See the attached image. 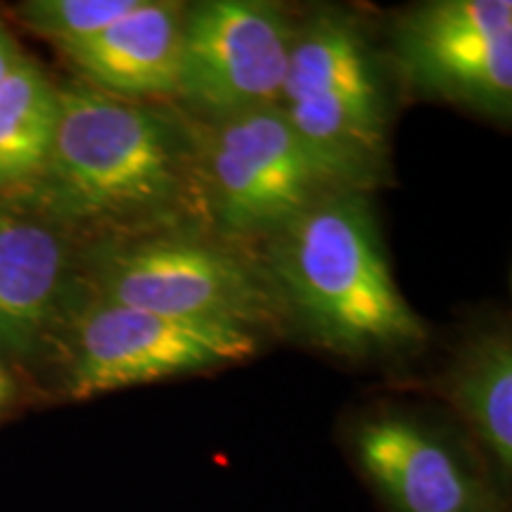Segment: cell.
<instances>
[{
	"mask_svg": "<svg viewBox=\"0 0 512 512\" xmlns=\"http://www.w3.org/2000/svg\"><path fill=\"white\" fill-rule=\"evenodd\" d=\"M266 280L332 354H392L427 335L394 283L368 192L332 190L275 230Z\"/></svg>",
	"mask_w": 512,
	"mask_h": 512,
	"instance_id": "cell-1",
	"label": "cell"
},
{
	"mask_svg": "<svg viewBox=\"0 0 512 512\" xmlns=\"http://www.w3.org/2000/svg\"><path fill=\"white\" fill-rule=\"evenodd\" d=\"M50 159L31 185L62 221H145L174 214L197 181L195 133L176 119L86 83L57 88Z\"/></svg>",
	"mask_w": 512,
	"mask_h": 512,
	"instance_id": "cell-2",
	"label": "cell"
},
{
	"mask_svg": "<svg viewBox=\"0 0 512 512\" xmlns=\"http://www.w3.org/2000/svg\"><path fill=\"white\" fill-rule=\"evenodd\" d=\"M197 171L221 228L273 235L306 207L344 190L275 107L209 121L195 133Z\"/></svg>",
	"mask_w": 512,
	"mask_h": 512,
	"instance_id": "cell-3",
	"label": "cell"
},
{
	"mask_svg": "<svg viewBox=\"0 0 512 512\" xmlns=\"http://www.w3.org/2000/svg\"><path fill=\"white\" fill-rule=\"evenodd\" d=\"M72 313L60 387L72 401L204 373L256 354L252 330L238 325L157 316L98 297Z\"/></svg>",
	"mask_w": 512,
	"mask_h": 512,
	"instance_id": "cell-4",
	"label": "cell"
},
{
	"mask_svg": "<svg viewBox=\"0 0 512 512\" xmlns=\"http://www.w3.org/2000/svg\"><path fill=\"white\" fill-rule=\"evenodd\" d=\"M93 297L157 316L254 330L273 318V290L245 259L190 238L98 245L88 256Z\"/></svg>",
	"mask_w": 512,
	"mask_h": 512,
	"instance_id": "cell-5",
	"label": "cell"
},
{
	"mask_svg": "<svg viewBox=\"0 0 512 512\" xmlns=\"http://www.w3.org/2000/svg\"><path fill=\"white\" fill-rule=\"evenodd\" d=\"M351 465L387 512H508L470 434L401 406L368 408L344 427Z\"/></svg>",
	"mask_w": 512,
	"mask_h": 512,
	"instance_id": "cell-6",
	"label": "cell"
},
{
	"mask_svg": "<svg viewBox=\"0 0 512 512\" xmlns=\"http://www.w3.org/2000/svg\"><path fill=\"white\" fill-rule=\"evenodd\" d=\"M394 62L411 91L510 121L512 3L430 0L394 24Z\"/></svg>",
	"mask_w": 512,
	"mask_h": 512,
	"instance_id": "cell-7",
	"label": "cell"
},
{
	"mask_svg": "<svg viewBox=\"0 0 512 512\" xmlns=\"http://www.w3.org/2000/svg\"><path fill=\"white\" fill-rule=\"evenodd\" d=\"M292 38L294 24L273 3H195L183 17L176 95L209 121L275 107Z\"/></svg>",
	"mask_w": 512,
	"mask_h": 512,
	"instance_id": "cell-8",
	"label": "cell"
},
{
	"mask_svg": "<svg viewBox=\"0 0 512 512\" xmlns=\"http://www.w3.org/2000/svg\"><path fill=\"white\" fill-rule=\"evenodd\" d=\"M278 107L297 124L387 126L380 69L354 17L323 10L294 27Z\"/></svg>",
	"mask_w": 512,
	"mask_h": 512,
	"instance_id": "cell-9",
	"label": "cell"
},
{
	"mask_svg": "<svg viewBox=\"0 0 512 512\" xmlns=\"http://www.w3.org/2000/svg\"><path fill=\"white\" fill-rule=\"evenodd\" d=\"M181 3L138 0L136 8L91 38L62 46L83 83L114 98H164L178 91Z\"/></svg>",
	"mask_w": 512,
	"mask_h": 512,
	"instance_id": "cell-10",
	"label": "cell"
},
{
	"mask_svg": "<svg viewBox=\"0 0 512 512\" xmlns=\"http://www.w3.org/2000/svg\"><path fill=\"white\" fill-rule=\"evenodd\" d=\"M67 242L50 223L0 211V347L29 356L64 311Z\"/></svg>",
	"mask_w": 512,
	"mask_h": 512,
	"instance_id": "cell-11",
	"label": "cell"
},
{
	"mask_svg": "<svg viewBox=\"0 0 512 512\" xmlns=\"http://www.w3.org/2000/svg\"><path fill=\"white\" fill-rule=\"evenodd\" d=\"M467 434L503 486L512 477V337L508 330H482L453 358L441 384Z\"/></svg>",
	"mask_w": 512,
	"mask_h": 512,
	"instance_id": "cell-12",
	"label": "cell"
},
{
	"mask_svg": "<svg viewBox=\"0 0 512 512\" xmlns=\"http://www.w3.org/2000/svg\"><path fill=\"white\" fill-rule=\"evenodd\" d=\"M60 95L27 55L0 83V190L31 188L50 159Z\"/></svg>",
	"mask_w": 512,
	"mask_h": 512,
	"instance_id": "cell-13",
	"label": "cell"
},
{
	"mask_svg": "<svg viewBox=\"0 0 512 512\" xmlns=\"http://www.w3.org/2000/svg\"><path fill=\"white\" fill-rule=\"evenodd\" d=\"M138 0H27L15 17L57 48L91 38L136 8Z\"/></svg>",
	"mask_w": 512,
	"mask_h": 512,
	"instance_id": "cell-14",
	"label": "cell"
},
{
	"mask_svg": "<svg viewBox=\"0 0 512 512\" xmlns=\"http://www.w3.org/2000/svg\"><path fill=\"white\" fill-rule=\"evenodd\" d=\"M24 53L19 50L15 36L10 34V29L0 22V83L15 72V67L22 62Z\"/></svg>",
	"mask_w": 512,
	"mask_h": 512,
	"instance_id": "cell-15",
	"label": "cell"
},
{
	"mask_svg": "<svg viewBox=\"0 0 512 512\" xmlns=\"http://www.w3.org/2000/svg\"><path fill=\"white\" fill-rule=\"evenodd\" d=\"M17 406V384L10 373H5L3 363H0V422L15 411Z\"/></svg>",
	"mask_w": 512,
	"mask_h": 512,
	"instance_id": "cell-16",
	"label": "cell"
}]
</instances>
